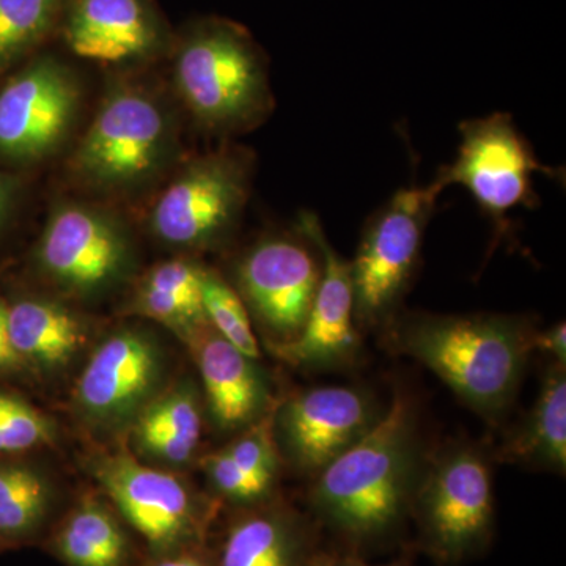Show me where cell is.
Wrapping results in <instances>:
<instances>
[{
    "mask_svg": "<svg viewBox=\"0 0 566 566\" xmlns=\"http://www.w3.org/2000/svg\"><path fill=\"white\" fill-rule=\"evenodd\" d=\"M382 327L390 349L424 365L488 420L515 400L538 331L521 315L424 312L395 314Z\"/></svg>",
    "mask_w": 566,
    "mask_h": 566,
    "instance_id": "6da1fadb",
    "label": "cell"
},
{
    "mask_svg": "<svg viewBox=\"0 0 566 566\" xmlns=\"http://www.w3.org/2000/svg\"><path fill=\"white\" fill-rule=\"evenodd\" d=\"M420 471L415 403L395 390L375 427L315 475L312 506L338 534L374 542L411 513Z\"/></svg>",
    "mask_w": 566,
    "mask_h": 566,
    "instance_id": "7a4b0ae2",
    "label": "cell"
},
{
    "mask_svg": "<svg viewBox=\"0 0 566 566\" xmlns=\"http://www.w3.org/2000/svg\"><path fill=\"white\" fill-rule=\"evenodd\" d=\"M175 85L205 129L241 133L273 109L266 65L251 36L229 22H210L182 43Z\"/></svg>",
    "mask_w": 566,
    "mask_h": 566,
    "instance_id": "3957f363",
    "label": "cell"
},
{
    "mask_svg": "<svg viewBox=\"0 0 566 566\" xmlns=\"http://www.w3.org/2000/svg\"><path fill=\"white\" fill-rule=\"evenodd\" d=\"M491 468L475 447L453 444L422 465L411 515L423 549L439 564H458L485 547L493 534Z\"/></svg>",
    "mask_w": 566,
    "mask_h": 566,
    "instance_id": "277c9868",
    "label": "cell"
},
{
    "mask_svg": "<svg viewBox=\"0 0 566 566\" xmlns=\"http://www.w3.org/2000/svg\"><path fill=\"white\" fill-rule=\"evenodd\" d=\"M444 189H398L365 222L352 263L354 319L364 327L382 326L397 314L422 253L424 232Z\"/></svg>",
    "mask_w": 566,
    "mask_h": 566,
    "instance_id": "5b68a950",
    "label": "cell"
},
{
    "mask_svg": "<svg viewBox=\"0 0 566 566\" xmlns=\"http://www.w3.org/2000/svg\"><path fill=\"white\" fill-rule=\"evenodd\" d=\"M172 144L166 107L144 88L115 85L77 145L71 167L93 188L129 189L161 170Z\"/></svg>",
    "mask_w": 566,
    "mask_h": 566,
    "instance_id": "8992f818",
    "label": "cell"
},
{
    "mask_svg": "<svg viewBox=\"0 0 566 566\" xmlns=\"http://www.w3.org/2000/svg\"><path fill=\"white\" fill-rule=\"evenodd\" d=\"M458 129L461 142L457 158L439 170L434 181L444 191L455 185L468 189L493 221L495 237H502L510 232V211L538 207L534 174L558 175L538 161L534 148L505 112L461 122Z\"/></svg>",
    "mask_w": 566,
    "mask_h": 566,
    "instance_id": "52a82bcc",
    "label": "cell"
},
{
    "mask_svg": "<svg viewBox=\"0 0 566 566\" xmlns=\"http://www.w3.org/2000/svg\"><path fill=\"white\" fill-rule=\"evenodd\" d=\"M252 158L240 148L199 156L156 200L150 227L178 248H210L233 232L251 191Z\"/></svg>",
    "mask_w": 566,
    "mask_h": 566,
    "instance_id": "ba28073f",
    "label": "cell"
},
{
    "mask_svg": "<svg viewBox=\"0 0 566 566\" xmlns=\"http://www.w3.org/2000/svg\"><path fill=\"white\" fill-rule=\"evenodd\" d=\"M93 465L107 499L144 539L151 557L203 546L210 512L177 476L125 452L99 458Z\"/></svg>",
    "mask_w": 566,
    "mask_h": 566,
    "instance_id": "9c48e42d",
    "label": "cell"
},
{
    "mask_svg": "<svg viewBox=\"0 0 566 566\" xmlns=\"http://www.w3.org/2000/svg\"><path fill=\"white\" fill-rule=\"evenodd\" d=\"M237 279L240 296L274 338L273 346L289 344L307 322L322 281V259L303 232L266 237L244 253Z\"/></svg>",
    "mask_w": 566,
    "mask_h": 566,
    "instance_id": "30bf717a",
    "label": "cell"
},
{
    "mask_svg": "<svg viewBox=\"0 0 566 566\" xmlns=\"http://www.w3.org/2000/svg\"><path fill=\"white\" fill-rule=\"evenodd\" d=\"M36 260L55 285L74 294L104 292L120 281L132 245L120 223L98 208L66 203L52 212Z\"/></svg>",
    "mask_w": 566,
    "mask_h": 566,
    "instance_id": "8fae6325",
    "label": "cell"
},
{
    "mask_svg": "<svg viewBox=\"0 0 566 566\" xmlns=\"http://www.w3.org/2000/svg\"><path fill=\"white\" fill-rule=\"evenodd\" d=\"M163 356L150 335L115 331L96 346L74 387V405L95 427L134 422L161 381Z\"/></svg>",
    "mask_w": 566,
    "mask_h": 566,
    "instance_id": "7c38bea8",
    "label": "cell"
},
{
    "mask_svg": "<svg viewBox=\"0 0 566 566\" xmlns=\"http://www.w3.org/2000/svg\"><path fill=\"white\" fill-rule=\"evenodd\" d=\"M382 412L364 390L314 387L294 395L275 411L274 430L292 463L305 474L316 475L367 434Z\"/></svg>",
    "mask_w": 566,
    "mask_h": 566,
    "instance_id": "4fadbf2b",
    "label": "cell"
},
{
    "mask_svg": "<svg viewBox=\"0 0 566 566\" xmlns=\"http://www.w3.org/2000/svg\"><path fill=\"white\" fill-rule=\"evenodd\" d=\"M77 106L80 88L62 63H32L0 92V153L18 161L50 155L73 126Z\"/></svg>",
    "mask_w": 566,
    "mask_h": 566,
    "instance_id": "5bb4252c",
    "label": "cell"
},
{
    "mask_svg": "<svg viewBox=\"0 0 566 566\" xmlns=\"http://www.w3.org/2000/svg\"><path fill=\"white\" fill-rule=\"evenodd\" d=\"M300 230L319 253L322 281L301 334L289 344L274 345L273 352L294 367L348 363L359 349L352 263L335 251L314 212L301 214Z\"/></svg>",
    "mask_w": 566,
    "mask_h": 566,
    "instance_id": "9a60e30c",
    "label": "cell"
},
{
    "mask_svg": "<svg viewBox=\"0 0 566 566\" xmlns=\"http://www.w3.org/2000/svg\"><path fill=\"white\" fill-rule=\"evenodd\" d=\"M65 39L80 57L120 65L156 54L164 31L150 0H70Z\"/></svg>",
    "mask_w": 566,
    "mask_h": 566,
    "instance_id": "2e32d148",
    "label": "cell"
},
{
    "mask_svg": "<svg viewBox=\"0 0 566 566\" xmlns=\"http://www.w3.org/2000/svg\"><path fill=\"white\" fill-rule=\"evenodd\" d=\"M191 342L212 419L223 430L256 422L268 408V387L255 360L230 345L210 324L193 331Z\"/></svg>",
    "mask_w": 566,
    "mask_h": 566,
    "instance_id": "e0dca14e",
    "label": "cell"
},
{
    "mask_svg": "<svg viewBox=\"0 0 566 566\" xmlns=\"http://www.w3.org/2000/svg\"><path fill=\"white\" fill-rule=\"evenodd\" d=\"M308 528L296 513L260 506L234 517L212 558L214 566H307Z\"/></svg>",
    "mask_w": 566,
    "mask_h": 566,
    "instance_id": "ac0fdd59",
    "label": "cell"
},
{
    "mask_svg": "<svg viewBox=\"0 0 566 566\" xmlns=\"http://www.w3.org/2000/svg\"><path fill=\"white\" fill-rule=\"evenodd\" d=\"M9 333L24 367L48 374L69 367L85 344L84 323L70 308L36 297L9 304Z\"/></svg>",
    "mask_w": 566,
    "mask_h": 566,
    "instance_id": "d6986e66",
    "label": "cell"
},
{
    "mask_svg": "<svg viewBox=\"0 0 566 566\" xmlns=\"http://www.w3.org/2000/svg\"><path fill=\"white\" fill-rule=\"evenodd\" d=\"M52 554L66 566H133L134 546L117 510L82 499L48 536Z\"/></svg>",
    "mask_w": 566,
    "mask_h": 566,
    "instance_id": "ffe728a7",
    "label": "cell"
},
{
    "mask_svg": "<svg viewBox=\"0 0 566 566\" xmlns=\"http://www.w3.org/2000/svg\"><path fill=\"white\" fill-rule=\"evenodd\" d=\"M501 461L565 474L566 375L565 365L554 363L543 378L531 411L499 450Z\"/></svg>",
    "mask_w": 566,
    "mask_h": 566,
    "instance_id": "44dd1931",
    "label": "cell"
},
{
    "mask_svg": "<svg viewBox=\"0 0 566 566\" xmlns=\"http://www.w3.org/2000/svg\"><path fill=\"white\" fill-rule=\"evenodd\" d=\"M202 438V411L192 387L178 386L156 395L133 422L134 446L164 463L191 460Z\"/></svg>",
    "mask_w": 566,
    "mask_h": 566,
    "instance_id": "7402d4cb",
    "label": "cell"
},
{
    "mask_svg": "<svg viewBox=\"0 0 566 566\" xmlns=\"http://www.w3.org/2000/svg\"><path fill=\"white\" fill-rule=\"evenodd\" d=\"M50 482L39 469L0 458V549L35 542L50 523Z\"/></svg>",
    "mask_w": 566,
    "mask_h": 566,
    "instance_id": "603a6c76",
    "label": "cell"
},
{
    "mask_svg": "<svg viewBox=\"0 0 566 566\" xmlns=\"http://www.w3.org/2000/svg\"><path fill=\"white\" fill-rule=\"evenodd\" d=\"M202 304L212 329L245 356L256 360L260 346L243 297L216 271L203 270Z\"/></svg>",
    "mask_w": 566,
    "mask_h": 566,
    "instance_id": "cb8c5ba5",
    "label": "cell"
},
{
    "mask_svg": "<svg viewBox=\"0 0 566 566\" xmlns=\"http://www.w3.org/2000/svg\"><path fill=\"white\" fill-rule=\"evenodd\" d=\"M62 0H0V66L9 65L54 24Z\"/></svg>",
    "mask_w": 566,
    "mask_h": 566,
    "instance_id": "d4e9b609",
    "label": "cell"
},
{
    "mask_svg": "<svg viewBox=\"0 0 566 566\" xmlns=\"http://www.w3.org/2000/svg\"><path fill=\"white\" fill-rule=\"evenodd\" d=\"M54 423L18 395L0 390V458L52 444Z\"/></svg>",
    "mask_w": 566,
    "mask_h": 566,
    "instance_id": "484cf974",
    "label": "cell"
},
{
    "mask_svg": "<svg viewBox=\"0 0 566 566\" xmlns=\"http://www.w3.org/2000/svg\"><path fill=\"white\" fill-rule=\"evenodd\" d=\"M274 415L260 417L256 422L249 424L240 438L234 439L232 444L222 449L234 463L248 471L249 474L260 476L274 483L279 469V450L274 436Z\"/></svg>",
    "mask_w": 566,
    "mask_h": 566,
    "instance_id": "4316f807",
    "label": "cell"
},
{
    "mask_svg": "<svg viewBox=\"0 0 566 566\" xmlns=\"http://www.w3.org/2000/svg\"><path fill=\"white\" fill-rule=\"evenodd\" d=\"M205 469H207L216 490L223 497L240 502V504H255L273 490L274 483L249 474L248 471L234 463L223 450L205 458Z\"/></svg>",
    "mask_w": 566,
    "mask_h": 566,
    "instance_id": "83f0119b",
    "label": "cell"
},
{
    "mask_svg": "<svg viewBox=\"0 0 566 566\" xmlns=\"http://www.w3.org/2000/svg\"><path fill=\"white\" fill-rule=\"evenodd\" d=\"M534 352L545 353L553 357L554 363H566V327L565 323H557L546 331H536Z\"/></svg>",
    "mask_w": 566,
    "mask_h": 566,
    "instance_id": "f1b7e54d",
    "label": "cell"
},
{
    "mask_svg": "<svg viewBox=\"0 0 566 566\" xmlns=\"http://www.w3.org/2000/svg\"><path fill=\"white\" fill-rule=\"evenodd\" d=\"M24 368L13 345L9 333V304L0 300V375L17 374Z\"/></svg>",
    "mask_w": 566,
    "mask_h": 566,
    "instance_id": "f546056e",
    "label": "cell"
},
{
    "mask_svg": "<svg viewBox=\"0 0 566 566\" xmlns=\"http://www.w3.org/2000/svg\"><path fill=\"white\" fill-rule=\"evenodd\" d=\"M147 566H214V562L205 553L203 546H191L175 551V553L151 557V562Z\"/></svg>",
    "mask_w": 566,
    "mask_h": 566,
    "instance_id": "4dcf8cb0",
    "label": "cell"
},
{
    "mask_svg": "<svg viewBox=\"0 0 566 566\" xmlns=\"http://www.w3.org/2000/svg\"><path fill=\"white\" fill-rule=\"evenodd\" d=\"M10 193L11 189L9 182L0 175V219L6 214L7 208H9Z\"/></svg>",
    "mask_w": 566,
    "mask_h": 566,
    "instance_id": "1f68e13d",
    "label": "cell"
},
{
    "mask_svg": "<svg viewBox=\"0 0 566 566\" xmlns=\"http://www.w3.org/2000/svg\"><path fill=\"white\" fill-rule=\"evenodd\" d=\"M307 566H338V560L333 556H327V554L318 553L314 554Z\"/></svg>",
    "mask_w": 566,
    "mask_h": 566,
    "instance_id": "d6a6232c",
    "label": "cell"
},
{
    "mask_svg": "<svg viewBox=\"0 0 566 566\" xmlns=\"http://www.w3.org/2000/svg\"><path fill=\"white\" fill-rule=\"evenodd\" d=\"M338 566H401V565H368L363 560H357V558H346V560L338 562Z\"/></svg>",
    "mask_w": 566,
    "mask_h": 566,
    "instance_id": "836d02e7",
    "label": "cell"
}]
</instances>
